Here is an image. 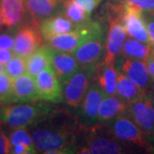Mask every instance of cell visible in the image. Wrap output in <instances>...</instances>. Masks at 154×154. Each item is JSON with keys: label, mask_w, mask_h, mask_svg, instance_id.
Segmentation results:
<instances>
[{"label": "cell", "mask_w": 154, "mask_h": 154, "mask_svg": "<svg viewBox=\"0 0 154 154\" xmlns=\"http://www.w3.org/2000/svg\"><path fill=\"white\" fill-rule=\"evenodd\" d=\"M37 151L48 154L76 153L77 133L72 126L38 128L32 133Z\"/></svg>", "instance_id": "1"}, {"label": "cell", "mask_w": 154, "mask_h": 154, "mask_svg": "<svg viewBox=\"0 0 154 154\" xmlns=\"http://www.w3.org/2000/svg\"><path fill=\"white\" fill-rule=\"evenodd\" d=\"M51 110V106L43 100L18 105L7 104L0 109V121L14 129L27 128L45 121Z\"/></svg>", "instance_id": "2"}, {"label": "cell", "mask_w": 154, "mask_h": 154, "mask_svg": "<svg viewBox=\"0 0 154 154\" xmlns=\"http://www.w3.org/2000/svg\"><path fill=\"white\" fill-rule=\"evenodd\" d=\"M103 31L105 28L101 22L90 20L79 24L70 32L51 37L45 42L53 49L73 53L81 45Z\"/></svg>", "instance_id": "3"}, {"label": "cell", "mask_w": 154, "mask_h": 154, "mask_svg": "<svg viewBox=\"0 0 154 154\" xmlns=\"http://www.w3.org/2000/svg\"><path fill=\"white\" fill-rule=\"evenodd\" d=\"M110 124L108 134L122 144L133 145L147 152L153 151L143 131L128 116H122Z\"/></svg>", "instance_id": "4"}, {"label": "cell", "mask_w": 154, "mask_h": 154, "mask_svg": "<svg viewBox=\"0 0 154 154\" xmlns=\"http://www.w3.org/2000/svg\"><path fill=\"white\" fill-rule=\"evenodd\" d=\"M111 7L112 11L108 17L109 31L105 41V54L103 60L106 63H115L127 37L126 30L119 18V5Z\"/></svg>", "instance_id": "5"}, {"label": "cell", "mask_w": 154, "mask_h": 154, "mask_svg": "<svg viewBox=\"0 0 154 154\" xmlns=\"http://www.w3.org/2000/svg\"><path fill=\"white\" fill-rule=\"evenodd\" d=\"M146 134V137L154 133V105L151 89L140 98L128 104L127 115Z\"/></svg>", "instance_id": "6"}, {"label": "cell", "mask_w": 154, "mask_h": 154, "mask_svg": "<svg viewBox=\"0 0 154 154\" xmlns=\"http://www.w3.org/2000/svg\"><path fill=\"white\" fill-rule=\"evenodd\" d=\"M105 94L93 78L88 91L80 105L77 116L78 124L84 129H94L98 124V115L100 103Z\"/></svg>", "instance_id": "7"}, {"label": "cell", "mask_w": 154, "mask_h": 154, "mask_svg": "<svg viewBox=\"0 0 154 154\" xmlns=\"http://www.w3.org/2000/svg\"><path fill=\"white\" fill-rule=\"evenodd\" d=\"M119 18L129 37L152 45L142 12L121 2L119 5Z\"/></svg>", "instance_id": "8"}, {"label": "cell", "mask_w": 154, "mask_h": 154, "mask_svg": "<svg viewBox=\"0 0 154 154\" xmlns=\"http://www.w3.org/2000/svg\"><path fill=\"white\" fill-rule=\"evenodd\" d=\"M105 41L103 31L88 39L73 52L81 68L95 69L102 56L105 54Z\"/></svg>", "instance_id": "9"}, {"label": "cell", "mask_w": 154, "mask_h": 154, "mask_svg": "<svg viewBox=\"0 0 154 154\" xmlns=\"http://www.w3.org/2000/svg\"><path fill=\"white\" fill-rule=\"evenodd\" d=\"M94 69L81 68L65 85L63 97L67 105L70 107L79 108L88 93L93 78Z\"/></svg>", "instance_id": "10"}, {"label": "cell", "mask_w": 154, "mask_h": 154, "mask_svg": "<svg viewBox=\"0 0 154 154\" xmlns=\"http://www.w3.org/2000/svg\"><path fill=\"white\" fill-rule=\"evenodd\" d=\"M43 37L38 26L33 22L23 24L17 29L13 52L15 56L27 58L43 45Z\"/></svg>", "instance_id": "11"}, {"label": "cell", "mask_w": 154, "mask_h": 154, "mask_svg": "<svg viewBox=\"0 0 154 154\" xmlns=\"http://www.w3.org/2000/svg\"><path fill=\"white\" fill-rule=\"evenodd\" d=\"M34 79L40 100L55 104L63 101V86L56 75L51 64L40 72Z\"/></svg>", "instance_id": "12"}, {"label": "cell", "mask_w": 154, "mask_h": 154, "mask_svg": "<svg viewBox=\"0 0 154 154\" xmlns=\"http://www.w3.org/2000/svg\"><path fill=\"white\" fill-rule=\"evenodd\" d=\"M116 62H117V64H115L116 70L124 74L142 89L150 90L152 88L154 82L149 75L146 62L125 57Z\"/></svg>", "instance_id": "13"}, {"label": "cell", "mask_w": 154, "mask_h": 154, "mask_svg": "<svg viewBox=\"0 0 154 154\" xmlns=\"http://www.w3.org/2000/svg\"><path fill=\"white\" fill-rule=\"evenodd\" d=\"M90 134L86 138L84 143L82 146L87 147L89 153L94 154H121L125 153L126 147L122 145V142L116 140L115 138L109 137V134L106 133L104 136L95 131L91 130Z\"/></svg>", "instance_id": "14"}, {"label": "cell", "mask_w": 154, "mask_h": 154, "mask_svg": "<svg viewBox=\"0 0 154 154\" xmlns=\"http://www.w3.org/2000/svg\"><path fill=\"white\" fill-rule=\"evenodd\" d=\"M51 66L63 87H65L68 82L81 69L73 53L55 49L52 51Z\"/></svg>", "instance_id": "15"}, {"label": "cell", "mask_w": 154, "mask_h": 154, "mask_svg": "<svg viewBox=\"0 0 154 154\" xmlns=\"http://www.w3.org/2000/svg\"><path fill=\"white\" fill-rule=\"evenodd\" d=\"M32 22L39 26L46 18L63 14V0H24Z\"/></svg>", "instance_id": "16"}, {"label": "cell", "mask_w": 154, "mask_h": 154, "mask_svg": "<svg viewBox=\"0 0 154 154\" xmlns=\"http://www.w3.org/2000/svg\"><path fill=\"white\" fill-rule=\"evenodd\" d=\"M128 104L117 95L105 96L99 105L97 127L106 126L122 116L127 115Z\"/></svg>", "instance_id": "17"}, {"label": "cell", "mask_w": 154, "mask_h": 154, "mask_svg": "<svg viewBox=\"0 0 154 154\" xmlns=\"http://www.w3.org/2000/svg\"><path fill=\"white\" fill-rule=\"evenodd\" d=\"M13 103H27L40 100L35 79L28 73L12 79Z\"/></svg>", "instance_id": "18"}, {"label": "cell", "mask_w": 154, "mask_h": 154, "mask_svg": "<svg viewBox=\"0 0 154 154\" xmlns=\"http://www.w3.org/2000/svg\"><path fill=\"white\" fill-rule=\"evenodd\" d=\"M118 71L116 70L115 63H99L94 73V81L98 84L103 91L105 96L116 95V83Z\"/></svg>", "instance_id": "19"}, {"label": "cell", "mask_w": 154, "mask_h": 154, "mask_svg": "<svg viewBox=\"0 0 154 154\" xmlns=\"http://www.w3.org/2000/svg\"><path fill=\"white\" fill-rule=\"evenodd\" d=\"M0 8L4 26L7 28L19 27L28 13L24 0H0Z\"/></svg>", "instance_id": "20"}, {"label": "cell", "mask_w": 154, "mask_h": 154, "mask_svg": "<svg viewBox=\"0 0 154 154\" xmlns=\"http://www.w3.org/2000/svg\"><path fill=\"white\" fill-rule=\"evenodd\" d=\"M78 25L75 24L63 14H58L46 18L40 22L38 28L45 41L51 37L69 33L75 29Z\"/></svg>", "instance_id": "21"}, {"label": "cell", "mask_w": 154, "mask_h": 154, "mask_svg": "<svg viewBox=\"0 0 154 154\" xmlns=\"http://www.w3.org/2000/svg\"><path fill=\"white\" fill-rule=\"evenodd\" d=\"M53 48L49 45H43L26 58L27 73L33 78L38 75L45 68L51 64Z\"/></svg>", "instance_id": "22"}, {"label": "cell", "mask_w": 154, "mask_h": 154, "mask_svg": "<svg viewBox=\"0 0 154 154\" xmlns=\"http://www.w3.org/2000/svg\"><path fill=\"white\" fill-rule=\"evenodd\" d=\"M148 90H144L132 80L121 72H118L116 83V95L127 104L140 98Z\"/></svg>", "instance_id": "23"}, {"label": "cell", "mask_w": 154, "mask_h": 154, "mask_svg": "<svg viewBox=\"0 0 154 154\" xmlns=\"http://www.w3.org/2000/svg\"><path fill=\"white\" fill-rule=\"evenodd\" d=\"M153 46L131 37L125 39L122 49V57L134 60L146 61L152 56Z\"/></svg>", "instance_id": "24"}, {"label": "cell", "mask_w": 154, "mask_h": 154, "mask_svg": "<svg viewBox=\"0 0 154 154\" xmlns=\"http://www.w3.org/2000/svg\"><path fill=\"white\" fill-rule=\"evenodd\" d=\"M91 14L92 13L77 5L74 0H63V15L75 24L79 25L90 21Z\"/></svg>", "instance_id": "25"}, {"label": "cell", "mask_w": 154, "mask_h": 154, "mask_svg": "<svg viewBox=\"0 0 154 154\" xmlns=\"http://www.w3.org/2000/svg\"><path fill=\"white\" fill-rule=\"evenodd\" d=\"M5 72L11 79H15L25 74L27 72L26 58L14 56L11 60L5 63Z\"/></svg>", "instance_id": "26"}, {"label": "cell", "mask_w": 154, "mask_h": 154, "mask_svg": "<svg viewBox=\"0 0 154 154\" xmlns=\"http://www.w3.org/2000/svg\"><path fill=\"white\" fill-rule=\"evenodd\" d=\"M13 103L12 79L5 72L0 74V105Z\"/></svg>", "instance_id": "27"}, {"label": "cell", "mask_w": 154, "mask_h": 154, "mask_svg": "<svg viewBox=\"0 0 154 154\" xmlns=\"http://www.w3.org/2000/svg\"><path fill=\"white\" fill-rule=\"evenodd\" d=\"M122 3L131 6L143 13L145 17L154 16V0H120Z\"/></svg>", "instance_id": "28"}, {"label": "cell", "mask_w": 154, "mask_h": 154, "mask_svg": "<svg viewBox=\"0 0 154 154\" xmlns=\"http://www.w3.org/2000/svg\"><path fill=\"white\" fill-rule=\"evenodd\" d=\"M10 141H11V146L16 144L23 143L29 146L32 148H35L33 145L32 137L28 134V131L25 129V128H15V130L11 133L10 135Z\"/></svg>", "instance_id": "29"}, {"label": "cell", "mask_w": 154, "mask_h": 154, "mask_svg": "<svg viewBox=\"0 0 154 154\" xmlns=\"http://www.w3.org/2000/svg\"><path fill=\"white\" fill-rule=\"evenodd\" d=\"M77 5L82 7L86 11L92 13L104 0H74Z\"/></svg>", "instance_id": "30"}, {"label": "cell", "mask_w": 154, "mask_h": 154, "mask_svg": "<svg viewBox=\"0 0 154 154\" xmlns=\"http://www.w3.org/2000/svg\"><path fill=\"white\" fill-rule=\"evenodd\" d=\"M37 150L34 148L30 147L29 146L26 144L20 143L16 144L14 146H11V153L14 154H31V153H36Z\"/></svg>", "instance_id": "31"}, {"label": "cell", "mask_w": 154, "mask_h": 154, "mask_svg": "<svg viewBox=\"0 0 154 154\" xmlns=\"http://www.w3.org/2000/svg\"><path fill=\"white\" fill-rule=\"evenodd\" d=\"M15 44V38L8 33L0 34V49L12 50Z\"/></svg>", "instance_id": "32"}, {"label": "cell", "mask_w": 154, "mask_h": 154, "mask_svg": "<svg viewBox=\"0 0 154 154\" xmlns=\"http://www.w3.org/2000/svg\"><path fill=\"white\" fill-rule=\"evenodd\" d=\"M11 144L10 138L6 136L4 133L0 132V154L11 153Z\"/></svg>", "instance_id": "33"}, {"label": "cell", "mask_w": 154, "mask_h": 154, "mask_svg": "<svg viewBox=\"0 0 154 154\" xmlns=\"http://www.w3.org/2000/svg\"><path fill=\"white\" fill-rule=\"evenodd\" d=\"M145 20L146 23V28H147L149 38L151 40V44L154 47V16L145 17Z\"/></svg>", "instance_id": "34"}, {"label": "cell", "mask_w": 154, "mask_h": 154, "mask_svg": "<svg viewBox=\"0 0 154 154\" xmlns=\"http://www.w3.org/2000/svg\"><path fill=\"white\" fill-rule=\"evenodd\" d=\"M15 56L12 50L0 49V63L5 64Z\"/></svg>", "instance_id": "35"}, {"label": "cell", "mask_w": 154, "mask_h": 154, "mask_svg": "<svg viewBox=\"0 0 154 154\" xmlns=\"http://www.w3.org/2000/svg\"><path fill=\"white\" fill-rule=\"evenodd\" d=\"M147 70L149 72V75L152 78V80L154 82V57L151 56L146 61Z\"/></svg>", "instance_id": "36"}, {"label": "cell", "mask_w": 154, "mask_h": 154, "mask_svg": "<svg viewBox=\"0 0 154 154\" xmlns=\"http://www.w3.org/2000/svg\"><path fill=\"white\" fill-rule=\"evenodd\" d=\"M147 138V140H148V141L150 142V144L152 145V148H153L154 151V133L152 134H151L150 136H148Z\"/></svg>", "instance_id": "37"}, {"label": "cell", "mask_w": 154, "mask_h": 154, "mask_svg": "<svg viewBox=\"0 0 154 154\" xmlns=\"http://www.w3.org/2000/svg\"><path fill=\"white\" fill-rule=\"evenodd\" d=\"M2 26H4V23H3V16H2V11H1V8H0V28H2Z\"/></svg>", "instance_id": "38"}, {"label": "cell", "mask_w": 154, "mask_h": 154, "mask_svg": "<svg viewBox=\"0 0 154 154\" xmlns=\"http://www.w3.org/2000/svg\"><path fill=\"white\" fill-rule=\"evenodd\" d=\"M151 94H152V103L154 105V85L152 86V88H151Z\"/></svg>", "instance_id": "39"}, {"label": "cell", "mask_w": 154, "mask_h": 154, "mask_svg": "<svg viewBox=\"0 0 154 154\" xmlns=\"http://www.w3.org/2000/svg\"><path fill=\"white\" fill-rule=\"evenodd\" d=\"M2 73H5V65H4V63H0V74H2Z\"/></svg>", "instance_id": "40"}, {"label": "cell", "mask_w": 154, "mask_h": 154, "mask_svg": "<svg viewBox=\"0 0 154 154\" xmlns=\"http://www.w3.org/2000/svg\"><path fill=\"white\" fill-rule=\"evenodd\" d=\"M152 56H153V57H154V47L152 48Z\"/></svg>", "instance_id": "41"}]
</instances>
